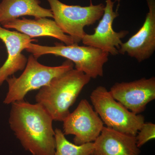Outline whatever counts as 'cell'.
<instances>
[{
	"label": "cell",
	"instance_id": "obj_7",
	"mask_svg": "<svg viewBox=\"0 0 155 155\" xmlns=\"http://www.w3.org/2000/svg\"><path fill=\"white\" fill-rule=\"evenodd\" d=\"M63 122V133L75 136L73 141L78 145L94 142L104 127L102 120L86 99L81 100Z\"/></svg>",
	"mask_w": 155,
	"mask_h": 155
},
{
	"label": "cell",
	"instance_id": "obj_13",
	"mask_svg": "<svg viewBox=\"0 0 155 155\" xmlns=\"http://www.w3.org/2000/svg\"><path fill=\"white\" fill-rule=\"evenodd\" d=\"M6 29H14L30 38L48 36L58 39L67 45L75 44L74 40L61 30L54 20L46 17L28 19L22 17L3 24Z\"/></svg>",
	"mask_w": 155,
	"mask_h": 155
},
{
	"label": "cell",
	"instance_id": "obj_3",
	"mask_svg": "<svg viewBox=\"0 0 155 155\" xmlns=\"http://www.w3.org/2000/svg\"><path fill=\"white\" fill-rule=\"evenodd\" d=\"M38 59L41 56L52 54L67 58L75 64V69L91 78L102 77L104 66L108 61L109 54L90 46L77 44L67 45L56 43L54 46L41 45L30 43L25 49Z\"/></svg>",
	"mask_w": 155,
	"mask_h": 155
},
{
	"label": "cell",
	"instance_id": "obj_8",
	"mask_svg": "<svg viewBox=\"0 0 155 155\" xmlns=\"http://www.w3.org/2000/svg\"><path fill=\"white\" fill-rule=\"evenodd\" d=\"M115 0H106L102 19L96 28L94 33L86 34L81 41L84 45L100 49L108 53L109 54L116 56L119 54L118 50L122 43V39L124 38L129 33L127 30H122L116 32L113 29V24L114 19L119 15L117 10H114Z\"/></svg>",
	"mask_w": 155,
	"mask_h": 155
},
{
	"label": "cell",
	"instance_id": "obj_15",
	"mask_svg": "<svg viewBox=\"0 0 155 155\" xmlns=\"http://www.w3.org/2000/svg\"><path fill=\"white\" fill-rule=\"evenodd\" d=\"M55 131V151L54 155H93L94 142L78 145L69 141L63 131L56 128Z\"/></svg>",
	"mask_w": 155,
	"mask_h": 155
},
{
	"label": "cell",
	"instance_id": "obj_11",
	"mask_svg": "<svg viewBox=\"0 0 155 155\" xmlns=\"http://www.w3.org/2000/svg\"><path fill=\"white\" fill-rule=\"evenodd\" d=\"M0 39L5 45L8 52L7 60L0 67L1 86L7 78L25 69L28 59L22 54V51L28 44L37 40L17 31L6 29L1 25Z\"/></svg>",
	"mask_w": 155,
	"mask_h": 155
},
{
	"label": "cell",
	"instance_id": "obj_6",
	"mask_svg": "<svg viewBox=\"0 0 155 155\" xmlns=\"http://www.w3.org/2000/svg\"><path fill=\"white\" fill-rule=\"evenodd\" d=\"M52 12L53 19L64 33L74 40L75 44L81 41L86 34L84 28L93 25L104 14L105 5H94L91 0L88 6L69 5L59 0H47Z\"/></svg>",
	"mask_w": 155,
	"mask_h": 155
},
{
	"label": "cell",
	"instance_id": "obj_17",
	"mask_svg": "<svg viewBox=\"0 0 155 155\" xmlns=\"http://www.w3.org/2000/svg\"><path fill=\"white\" fill-rule=\"evenodd\" d=\"M116 1H118V2H119V1H120V0H116Z\"/></svg>",
	"mask_w": 155,
	"mask_h": 155
},
{
	"label": "cell",
	"instance_id": "obj_4",
	"mask_svg": "<svg viewBox=\"0 0 155 155\" xmlns=\"http://www.w3.org/2000/svg\"><path fill=\"white\" fill-rule=\"evenodd\" d=\"M74 68L73 63L67 60L62 65L49 67L41 64L33 55L29 56L24 71L19 77L12 75L6 81L8 90L4 101L5 104L24 100L29 92L47 85L54 78Z\"/></svg>",
	"mask_w": 155,
	"mask_h": 155
},
{
	"label": "cell",
	"instance_id": "obj_18",
	"mask_svg": "<svg viewBox=\"0 0 155 155\" xmlns=\"http://www.w3.org/2000/svg\"></svg>",
	"mask_w": 155,
	"mask_h": 155
},
{
	"label": "cell",
	"instance_id": "obj_12",
	"mask_svg": "<svg viewBox=\"0 0 155 155\" xmlns=\"http://www.w3.org/2000/svg\"><path fill=\"white\" fill-rule=\"evenodd\" d=\"M94 145L93 155H140V153L135 136L104 126L94 142Z\"/></svg>",
	"mask_w": 155,
	"mask_h": 155
},
{
	"label": "cell",
	"instance_id": "obj_10",
	"mask_svg": "<svg viewBox=\"0 0 155 155\" xmlns=\"http://www.w3.org/2000/svg\"><path fill=\"white\" fill-rule=\"evenodd\" d=\"M146 1L149 11L143 25L118 50L119 54H127L139 63L149 59L155 51V0Z\"/></svg>",
	"mask_w": 155,
	"mask_h": 155
},
{
	"label": "cell",
	"instance_id": "obj_16",
	"mask_svg": "<svg viewBox=\"0 0 155 155\" xmlns=\"http://www.w3.org/2000/svg\"><path fill=\"white\" fill-rule=\"evenodd\" d=\"M136 143L140 148L150 140L155 138V124L150 122H144L135 136Z\"/></svg>",
	"mask_w": 155,
	"mask_h": 155
},
{
	"label": "cell",
	"instance_id": "obj_2",
	"mask_svg": "<svg viewBox=\"0 0 155 155\" xmlns=\"http://www.w3.org/2000/svg\"><path fill=\"white\" fill-rule=\"evenodd\" d=\"M91 79L73 68L54 78L40 89L35 96L36 102L47 111L54 121L63 122L70 113L69 108Z\"/></svg>",
	"mask_w": 155,
	"mask_h": 155
},
{
	"label": "cell",
	"instance_id": "obj_9",
	"mask_svg": "<svg viewBox=\"0 0 155 155\" xmlns=\"http://www.w3.org/2000/svg\"><path fill=\"white\" fill-rule=\"evenodd\" d=\"M110 91L113 97L132 113L139 114L155 99V78L116 82Z\"/></svg>",
	"mask_w": 155,
	"mask_h": 155
},
{
	"label": "cell",
	"instance_id": "obj_5",
	"mask_svg": "<svg viewBox=\"0 0 155 155\" xmlns=\"http://www.w3.org/2000/svg\"><path fill=\"white\" fill-rule=\"evenodd\" d=\"M90 97L95 111L107 127L136 136L144 123V116L128 110L115 100L104 87L98 86Z\"/></svg>",
	"mask_w": 155,
	"mask_h": 155
},
{
	"label": "cell",
	"instance_id": "obj_14",
	"mask_svg": "<svg viewBox=\"0 0 155 155\" xmlns=\"http://www.w3.org/2000/svg\"><path fill=\"white\" fill-rule=\"evenodd\" d=\"M41 3L40 0H2L0 2V25L25 16L53 18L51 9L43 8Z\"/></svg>",
	"mask_w": 155,
	"mask_h": 155
},
{
	"label": "cell",
	"instance_id": "obj_1",
	"mask_svg": "<svg viewBox=\"0 0 155 155\" xmlns=\"http://www.w3.org/2000/svg\"><path fill=\"white\" fill-rule=\"evenodd\" d=\"M51 116L39 104L24 100L11 104L9 123L25 150L32 155H54L55 131Z\"/></svg>",
	"mask_w": 155,
	"mask_h": 155
}]
</instances>
